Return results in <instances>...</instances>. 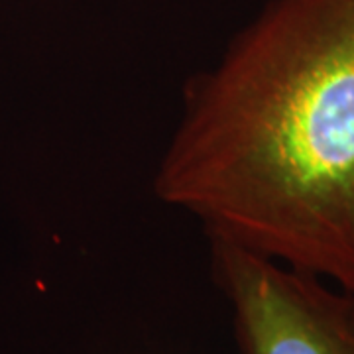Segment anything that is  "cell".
I'll return each instance as SVG.
<instances>
[{
  "instance_id": "obj_1",
  "label": "cell",
  "mask_w": 354,
  "mask_h": 354,
  "mask_svg": "<svg viewBox=\"0 0 354 354\" xmlns=\"http://www.w3.org/2000/svg\"><path fill=\"white\" fill-rule=\"evenodd\" d=\"M156 193L354 293V0H270L187 83Z\"/></svg>"
},
{
  "instance_id": "obj_2",
  "label": "cell",
  "mask_w": 354,
  "mask_h": 354,
  "mask_svg": "<svg viewBox=\"0 0 354 354\" xmlns=\"http://www.w3.org/2000/svg\"><path fill=\"white\" fill-rule=\"evenodd\" d=\"M209 244L241 354H354V293L232 242Z\"/></svg>"
}]
</instances>
